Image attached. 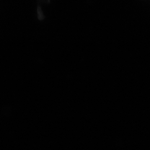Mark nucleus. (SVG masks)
Returning a JSON list of instances; mask_svg holds the SVG:
<instances>
[{"instance_id":"nucleus-1","label":"nucleus","mask_w":150,"mask_h":150,"mask_svg":"<svg viewBox=\"0 0 150 150\" xmlns=\"http://www.w3.org/2000/svg\"><path fill=\"white\" fill-rule=\"evenodd\" d=\"M38 19L40 20H43L44 19V15H43V12H42V11L40 7H38Z\"/></svg>"}]
</instances>
